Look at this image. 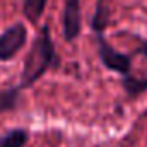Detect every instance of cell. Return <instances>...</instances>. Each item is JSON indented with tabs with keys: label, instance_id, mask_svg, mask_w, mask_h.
<instances>
[{
	"label": "cell",
	"instance_id": "8",
	"mask_svg": "<svg viewBox=\"0 0 147 147\" xmlns=\"http://www.w3.org/2000/svg\"><path fill=\"white\" fill-rule=\"evenodd\" d=\"M48 0H22V16L28 19V22L38 24L46 10Z\"/></svg>",
	"mask_w": 147,
	"mask_h": 147
},
{
	"label": "cell",
	"instance_id": "4",
	"mask_svg": "<svg viewBox=\"0 0 147 147\" xmlns=\"http://www.w3.org/2000/svg\"><path fill=\"white\" fill-rule=\"evenodd\" d=\"M60 19H62L63 41L74 43L82 33V5H80V0H65Z\"/></svg>",
	"mask_w": 147,
	"mask_h": 147
},
{
	"label": "cell",
	"instance_id": "3",
	"mask_svg": "<svg viewBox=\"0 0 147 147\" xmlns=\"http://www.w3.org/2000/svg\"><path fill=\"white\" fill-rule=\"evenodd\" d=\"M28 28L24 22H14L0 33V62H10L28 43Z\"/></svg>",
	"mask_w": 147,
	"mask_h": 147
},
{
	"label": "cell",
	"instance_id": "5",
	"mask_svg": "<svg viewBox=\"0 0 147 147\" xmlns=\"http://www.w3.org/2000/svg\"><path fill=\"white\" fill-rule=\"evenodd\" d=\"M111 7L108 0H98L94 7V14L91 17V31L92 34H105L106 28L110 26Z\"/></svg>",
	"mask_w": 147,
	"mask_h": 147
},
{
	"label": "cell",
	"instance_id": "7",
	"mask_svg": "<svg viewBox=\"0 0 147 147\" xmlns=\"http://www.w3.org/2000/svg\"><path fill=\"white\" fill-rule=\"evenodd\" d=\"M29 137L31 134L24 127H12L0 135V147H26Z\"/></svg>",
	"mask_w": 147,
	"mask_h": 147
},
{
	"label": "cell",
	"instance_id": "1",
	"mask_svg": "<svg viewBox=\"0 0 147 147\" xmlns=\"http://www.w3.org/2000/svg\"><path fill=\"white\" fill-rule=\"evenodd\" d=\"M60 67H62V58L55 48L51 29L48 24H43L36 36L33 38V43L24 57L19 87L22 91L31 89L39 79L46 75V72L58 70Z\"/></svg>",
	"mask_w": 147,
	"mask_h": 147
},
{
	"label": "cell",
	"instance_id": "2",
	"mask_svg": "<svg viewBox=\"0 0 147 147\" xmlns=\"http://www.w3.org/2000/svg\"><path fill=\"white\" fill-rule=\"evenodd\" d=\"M94 45H96V53L101 62V65L120 75V79H125L130 69H132V57L130 53L118 51L110 41L105 38V34H94Z\"/></svg>",
	"mask_w": 147,
	"mask_h": 147
},
{
	"label": "cell",
	"instance_id": "6",
	"mask_svg": "<svg viewBox=\"0 0 147 147\" xmlns=\"http://www.w3.org/2000/svg\"><path fill=\"white\" fill-rule=\"evenodd\" d=\"M22 98V89L19 84L16 86H7L0 89V113H10L16 111Z\"/></svg>",
	"mask_w": 147,
	"mask_h": 147
}]
</instances>
